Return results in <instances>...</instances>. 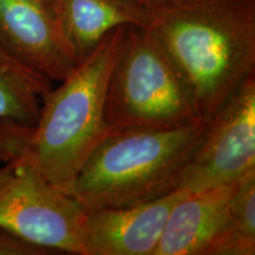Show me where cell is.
<instances>
[{"label":"cell","mask_w":255,"mask_h":255,"mask_svg":"<svg viewBox=\"0 0 255 255\" xmlns=\"http://www.w3.org/2000/svg\"><path fill=\"white\" fill-rule=\"evenodd\" d=\"M149 13L148 28L207 122L255 73V0H183Z\"/></svg>","instance_id":"cell-2"},{"label":"cell","mask_w":255,"mask_h":255,"mask_svg":"<svg viewBox=\"0 0 255 255\" xmlns=\"http://www.w3.org/2000/svg\"><path fill=\"white\" fill-rule=\"evenodd\" d=\"M51 82L15 60L0 45V126L32 128Z\"/></svg>","instance_id":"cell-11"},{"label":"cell","mask_w":255,"mask_h":255,"mask_svg":"<svg viewBox=\"0 0 255 255\" xmlns=\"http://www.w3.org/2000/svg\"><path fill=\"white\" fill-rule=\"evenodd\" d=\"M207 122L110 130L89 155L70 195L85 210L141 205L178 189Z\"/></svg>","instance_id":"cell-3"},{"label":"cell","mask_w":255,"mask_h":255,"mask_svg":"<svg viewBox=\"0 0 255 255\" xmlns=\"http://www.w3.org/2000/svg\"><path fill=\"white\" fill-rule=\"evenodd\" d=\"M255 254V170L235 184L228 206L227 228L213 255Z\"/></svg>","instance_id":"cell-12"},{"label":"cell","mask_w":255,"mask_h":255,"mask_svg":"<svg viewBox=\"0 0 255 255\" xmlns=\"http://www.w3.org/2000/svg\"><path fill=\"white\" fill-rule=\"evenodd\" d=\"M26 252V245L20 239L0 229V255H21Z\"/></svg>","instance_id":"cell-13"},{"label":"cell","mask_w":255,"mask_h":255,"mask_svg":"<svg viewBox=\"0 0 255 255\" xmlns=\"http://www.w3.org/2000/svg\"><path fill=\"white\" fill-rule=\"evenodd\" d=\"M255 170V73L207 121L178 189L196 193L238 182Z\"/></svg>","instance_id":"cell-6"},{"label":"cell","mask_w":255,"mask_h":255,"mask_svg":"<svg viewBox=\"0 0 255 255\" xmlns=\"http://www.w3.org/2000/svg\"><path fill=\"white\" fill-rule=\"evenodd\" d=\"M186 194L177 189L141 205L85 210L84 255H154L169 213Z\"/></svg>","instance_id":"cell-8"},{"label":"cell","mask_w":255,"mask_h":255,"mask_svg":"<svg viewBox=\"0 0 255 255\" xmlns=\"http://www.w3.org/2000/svg\"><path fill=\"white\" fill-rule=\"evenodd\" d=\"M235 183L188 193L169 213L154 255H209L227 228Z\"/></svg>","instance_id":"cell-9"},{"label":"cell","mask_w":255,"mask_h":255,"mask_svg":"<svg viewBox=\"0 0 255 255\" xmlns=\"http://www.w3.org/2000/svg\"><path fill=\"white\" fill-rule=\"evenodd\" d=\"M13 175V168L12 165H6L5 168L0 169V188H1L4 184L7 182L9 178Z\"/></svg>","instance_id":"cell-15"},{"label":"cell","mask_w":255,"mask_h":255,"mask_svg":"<svg viewBox=\"0 0 255 255\" xmlns=\"http://www.w3.org/2000/svg\"><path fill=\"white\" fill-rule=\"evenodd\" d=\"M130 1L141 6V7H144L148 11H151V9L163 8L168 7V6L178 4V2L183 1V0H130Z\"/></svg>","instance_id":"cell-14"},{"label":"cell","mask_w":255,"mask_h":255,"mask_svg":"<svg viewBox=\"0 0 255 255\" xmlns=\"http://www.w3.org/2000/svg\"><path fill=\"white\" fill-rule=\"evenodd\" d=\"M197 120L186 85L151 31L128 26L105 95L109 129H162Z\"/></svg>","instance_id":"cell-4"},{"label":"cell","mask_w":255,"mask_h":255,"mask_svg":"<svg viewBox=\"0 0 255 255\" xmlns=\"http://www.w3.org/2000/svg\"><path fill=\"white\" fill-rule=\"evenodd\" d=\"M128 25L114 28L88 57L44 96L32 128L8 124L0 131V151L12 167H26L70 194L78 171L110 131L105 95L122 51Z\"/></svg>","instance_id":"cell-1"},{"label":"cell","mask_w":255,"mask_h":255,"mask_svg":"<svg viewBox=\"0 0 255 255\" xmlns=\"http://www.w3.org/2000/svg\"><path fill=\"white\" fill-rule=\"evenodd\" d=\"M12 168L0 188V229L49 252L84 255L81 203L28 168Z\"/></svg>","instance_id":"cell-5"},{"label":"cell","mask_w":255,"mask_h":255,"mask_svg":"<svg viewBox=\"0 0 255 255\" xmlns=\"http://www.w3.org/2000/svg\"><path fill=\"white\" fill-rule=\"evenodd\" d=\"M64 34L78 62L88 57L101 40L123 25L148 27V9L130 0H51Z\"/></svg>","instance_id":"cell-10"},{"label":"cell","mask_w":255,"mask_h":255,"mask_svg":"<svg viewBox=\"0 0 255 255\" xmlns=\"http://www.w3.org/2000/svg\"><path fill=\"white\" fill-rule=\"evenodd\" d=\"M0 45L50 82L63 81L79 63L51 0H0Z\"/></svg>","instance_id":"cell-7"}]
</instances>
